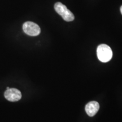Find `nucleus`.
<instances>
[{"instance_id":"nucleus-1","label":"nucleus","mask_w":122,"mask_h":122,"mask_svg":"<svg viewBox=\"0 0 122 122\" xmlns=\"http://www.w3.org/2000/svg\"><path fill=\"white\" fill-rule=\"evenodd\" d=\"M97 57L102 62H107L112 57V51L110 47L106 44H101L97 49Z\"/></svg>"},{"instance_id":"nucleus-2","label":"nucleus","mask_w":122,"mask_h":122,"mask_svg":"<svg viewBox=\"0 0 122 122\" xmlns=\"http://www.w3.org/2000/svg\"><path fill=\"white\" fill-rule=\"evenodd\" d=\"M54 9L66 22H71L74 20L75 16L73 13L67 8L65 5L61 2L56 3L54 5Z\"/></svg>"},{"instance_id":"nucleus-3","label":"nucleus","mask_w":122,"mask_h":122,"mask_svg":"<svg viewBox=\"0 0 122 122\" xmlns=\"http://www.w3.org/2000/svg\"><path fill=\"white\" fill-rule=\"evenodd\" d=\"M24 33L30 36H36L40 33L41 29L37 24L32 22H25L23 25Z\"/></svg>"},{"instance_id":"nucleus-4","label":"nucleus","mask_w":122,"mask_h":122,"mask_svg":"<svg viewBox=\"0 0 122 122\" xmlns=\"http://www.w3.org/2000/svg\"><path fill=\"white\" fill-rule=\"evenodd\" d=\"M5 97L9 101L15 102L20 100L22 98V94L19 90L15 88H9L4 93Z\"/></svg>"},{"instance_id":"nucleus-5","label":"nucleus","mask_w":122,"mask_h":122,"mask_svg":"<svg viewBox=\"0 0 122 122\" xmlns=\"http://www.w3.org/2000/svg\"><path fill=\"white\" fill-rule=\"evenodd\" d=\"M100 105L96 101H91L85 106V111L89 117H93L98 112Z\"/></svg>"},{"instance_id":"nucleus-6","label":"nucleus","mask_w":122,"mask_h":122,"mask_svg":"<svg viewBox=\"0 0 122 122\" xmlns=\"http://www.w3.org/2000/svg\"><path fill=\"white\" fill-rule=\"evenodd\" d=\"M120 12H121V13L122 14V6L120 7Z\"/></svg>"}]
</instances>
